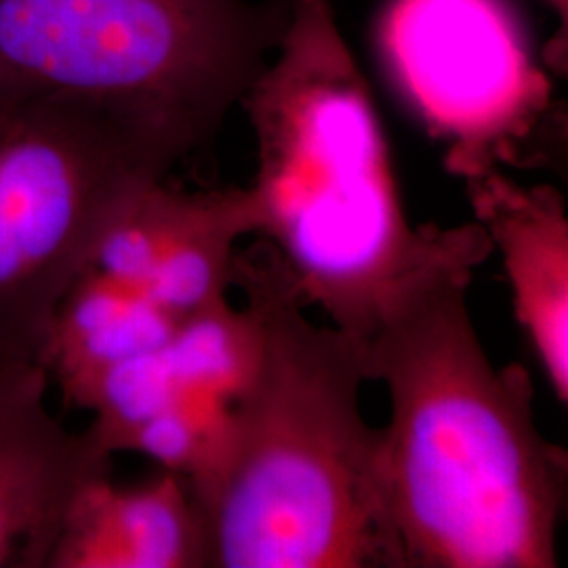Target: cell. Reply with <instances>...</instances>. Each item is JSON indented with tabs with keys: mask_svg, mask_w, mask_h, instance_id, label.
Masks as SVG:
<instances>
[{
	"mask_svg": "<svg viewBox=\"0 0 568 568\" xmlns=\"http://www.w3.org/2000/svg\"><path fill=\"white\" fill-rule=\"evenodd\" d=\"M387 72L466 180L495 166L546 102L506 0H392L377 28Z\"/></svg>",
	"mask_w": 568,
	"mask_h": 568,
	"instance_id": "obj_6",
	"label": "cell"
},
{
	"mask_svg": "<svg viewBox=\"0 0 568 568\" xmlns=\"http://www.w3.org/2000/svg\"><path fill=\"white\" fill-rule=\"evenodd\" d=\"M476 222L499 253L511 305L556 400L568 403V217L551 185L525 187L495 166L467 180Z\"/></svg>",
	"mask_w": 568,
	"mask_h": 568,
	"instance_id": "obj_10",
	"label": "cell"
},
{
	"mask_svg": "<svg viewBox=\"0 0 568 568\" xmlns=\"http://www.w3.org/2000/svg\"><path fill=\"white\" fill-rule=\"evenodd\" d=\"M278 58L243 98L257 140V236L307 305L363 345L448 232L413 227L333 0H288Z\"/></svg>",
	"mask_w": 568,
	"mask_h": 568,
	"instance_id": "obj_3",
	"label": "cell"
},
{
	"mask_svg": "<svg viewBox=\"0 0 568 568\" xmlns=\"http://www.w3.org/2000/svg\"><path fill=\"white\" fill-rule=\"evenodd\" d=\"M549 4L562 16V21L567 23V7H568V0H548Z\"/></svg>",
	"mask_w": 568,
	"mask_h": 568,
	"instance_id": "obj_13",
	"label": "cell"
},
{
	"mask_svg": "<svg viewBox=\"0 0 568 568\" xmlns=\"http://www.w3.org/2000/svg\"><path fill=\"white\" fill-rule=\"evenodd\" d=\"M493 246L450 227L363 344L382 382L379 493L403 568H556L567 450L535 422L532 382L495 366L467 310L471 272Z\"/></svg>",
	"mask_w": 568,
	"mask_h": 568,
	"instance_id": "obj_1",
	"label": "cell"
},
{
	"mask_svg": "<svg viewBox=\"0 0 568 568\" xmlns=\"http://www.w3.org/2000/svg\"><path fill=\"white\" fill-rule=\"evenodd\" d=\"M255 232L248 187L183 190L166 178L122 206L89 265L185 323L227 300L239 243Z\"/></svg>",
	"mask_w": 568,
	"mask_h": 568,
	"instance_id": "obj_8",
	"label": "cell"
},
{
	"mask_svg": "<svg viewBox=\"0 0 568 568\" xmlns=\"http://www.w3.org/2000/svg\"><path fill=\"white\" fill-rule=\"evenodd\" d=\"M49 568H209L203 514L182 474L135 487L110 474L74 497Z\"/></svg>",
	"mask_w": 568,
	"mask_h": 568,
	"instance_id": "obj_11",
	"label": "cell"
},
{
	"mask_svg": "<svg viewBox=\"0 0 568 568\" xmlns=\"http://www.w3.org/2000/svg\"><path fill=\"white\" fill-rule=\"evenodd\" d=\"M257 363L213 466L190 483L209 568H403L365 419L363 345L307 318L272 248H239Z\"/></svg>",
	"mask_w": 568,
	"mask_h": 568,
	"instance_id": "obj_2",
	"label": "cell"
},
{
	"mask_svg": "<svg viewBox=\"0 0 568 568\" xmlns=\"http://www.w3.org/2000/svg\"><path fill=\"white\" fill-rule=\"evenodd\" d=\"M192 152L154 122L0 87V363H41L103 230Z\"/></svg>",
	"mask_w": 568,
	"mask_h": 568,
	"instance_id": "obj_5",
	"label": "cell"
},
{
	"mask_svg": "<svg viewBox=\"0 0 568 568\" xmlns=\"http://www.w3.org/2000/svg\"><path fill=\"white\" fill-rule=\"evenodd\" d=\"M257 342L253 312L227 297L161 347L110 366L91 394V426L112 453L138 450L199 480L224 447Z\"/></svg>",
	"mask_w": 568,
	"mask_h": 568,
	"instance_id": "obj_7",
	"label": "cell"
},
{
	"mask_svg": "<svg viewBox=\"0 0 568 568\" xmlns=\"http://www.w3.org/2000/svg\"><path fill=\"white\" fill-rule=\"evenodd\" d=\"M286 23L288 0H0V87L124 112L196 152Z\"/></svg>",
	"mask_w": 568,
	"mask_h": 568,
	"instance_id": "obj_4",
	"label": "cell"
},
{
	"mask_svg": "<svg viewBox=\"0 0 568 568\" xmlns=\"http://www.w3.org/2000/svg\"><path fill=\"white\" fill-rule=\"evenodd\" d=\"M182 325L138 286L84 267L53 314L41 365L79 406L103 371L161 347Z\"/></svg>",
	"mask_w": 568,
	"mask_h": 568,
	"instance_id": "obj_12",
	"label": "cell"
},
{
	"mask_svg": "<svg viewBox=\"0 0 568 568\" xmlns=\"http://www.w3.org/2000/svg\"><path fill=\"white\" fill-rule=\"evenodd\" d=\"M41 363H0V568H49L68 509L112 455L47 406Z\"/></svg>",
	"mask_w": 568,
	"mask_h": 568,
	"instance_id": "obj_9",
	"label": "cell"
}]
</instances>
